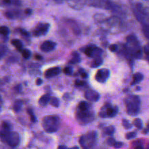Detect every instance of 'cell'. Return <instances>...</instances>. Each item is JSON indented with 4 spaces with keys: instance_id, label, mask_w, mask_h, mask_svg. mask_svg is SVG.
<instances>
[{
    "instance_id": "cell-46",
    "label": "cell",
    "mask_w": 149,
    "mask_h": 149,
    "mask_svg": "<svg viewBox=\"0 0 149 149\" xmlns=\"http://www.w3.org/2000/svg\"><path fill=\"white\" fill-rule=\"evenodd\" d=\"M147 130H148V131L149 132V122H148V124H147V128H146Z\"/></svg>"
},
{
    "instance_id": "cell-4",
    "label": "cell",
    "mask_w": 149,
    "mask_h": 149,
    "mask_svg": "<svg viewBox=\"0 0 149 149\" xmlns=\"http://www.w3.org/2000/svg\"><path fill=\"white\" fill-rule=\"evenodd\" d=\"M128 45V52L132 53L137 59H139L142 56L141 47L138 39L135 35H130L127 38Z\"/></svg>"
},
{
    "instance_id": "cell-12",
    "label": "cell",
    "mask_w": 149,
    "mask_h": 149,
    "mask_svg": "<svg viewBox=\"0 0 149 149\" xmlns=\"http://www.w3.org/2000/svg\"><path fill=\"white\" fill-rule=\"evenodd\" d=\"M60 73H61V68H60V67L55 66L53 67V68H49V69L47 70L45 72V77H46V78L49 79L58 75Z\"/></svg>"
},
{
    "instance_id": "cell-2",
    "label": "cell",
    "mask_w": 149,
    "mask_h": 149,
    "mask_svg": "<svg viewBox=\"0 0 149 149\" xmlns=\"http://www.w3.org/2000/svg\"><path fill=\"white\" fill-rule=\"evenodd\" d=\"M127 112L130 116H136L140 112L141 100L136 95H130L125 100Z\"/></svg>"
},
{
    "instance_id": "cell-44",
    "label": "cell",
    "mask_w": 149,
    "mask_h": 149,
    "mask_svg": "<svg viewBox=\"0 0 149 149\" xmlns=\"http://www.w3.org/2000/svg\"><path fill=\"white\" fill-rule=\"evenodd\" d=\"M68 149H79L78 146H74V147H71V148H68Z\"/></svg>"
},
{
    "instance_id": "cell-14",
    "label": "cell",
    "mask_w": 149,
    "mask_h": 149,
    "mask_svg": "<svg viewBox=\"0 0 149 149\" xmlns=\"http://www.w3.org/2000/svg\"><path fill=\"white\" fill-rule=\"evenodd\" d=\"M143 79V75L141 73H135L132 77V82L131 83V85H135V84H138Z\"/></svg>"
},
{
    "instance_id": "cell-28",
    "label": "cell",
    "mask_w": 149,
    "mask_h": 149,
    "mask_svg": "<svg viewBox=\"0 0 149 149\" xmlns=\"http://www.w3.org/2000/svg\"><path fill=\"white\" fill-rule=\"evenodd\" d=\"M122 125H123L124 127L125 128V129H131V128L132 127V125H131L130 123V122L128 120H127V119H123L122 120Z\"/></svg>"
},
{
    "instance_id": "cell-15",
    "label": "cell",
    "mask_w": 149,
    "mask_h": 149,
    "mask_svg": "<svg viewBox=\"0 0 149 149\" xmlns=\"http://www.w3.org/2000/svg\"><path fill=\"white\" fill-rule=\"evenodd\" d=\"M11 44L15 47V48L17 49V50L21 51V52L23 50V43H22L21 41L19 40V39H12Z\"/></svg>"
},
{
    "instance_id": "cell-11",
    "label": "cell",
    "mask_w": 149,
    "mask_h": 149,
    "mask_svg": "<svg viewBox=\"0 0 149 149\" xmlns=\"http://www.w3.org/2000/svg\"><path fill=\"white\" fill-rule=\"evenodd\" d=\"M55 47H56V43H55V42H52V41L48 40L45 41V42H44L41 45L40 49L41 50L43 51V52H48L53 50L55 48Z\"/></svg>"
},
{
    "instance_id": "cell-18",
    "label": "cell",
    "mask_w": 149,
    "mask_h": 149,
    "mask_svg": "<svg viewBox=\"0 0 149 149\" xmlns=\"http://www.w3.org/2000/svg\"><path fill=\"white\" fill-rule=\"evenodd\" d=\"M22 105H23V102H22L21 100H16V101L15 102L14 105H13V110H14V111L15 112V113L20 111V109H21Z\"/></svg>"
},
{
    "instance_id": "cell-9",
    "label": "cell",
    "mask_w": 149,
    "mask_h": 149,
    "mask_svg": "<svg viewBox=\"0 0 149 149\" xmlns=\"http://www.w3.org/2000/svg\"><path fill=\"white\" fill-rule=\"evenodd\" d=\"M110 76V71L108 69H100L95 74V80L100 83L106 82Z\"/></svg>"
},
{
    "instance_id": "cell-23",
    "label": "cell",
    "mask_w": 149,
    "mask_h": 149,
    "mask_svg": "<svg viewBox=\"0 0 149 149\" xmlns=\"http://www.w3.org/2000/svg\"><path fill=\"white\" fill-rule=\"evenodd\" d=\"M134 149H146V147L143 146L142 141H137L133 143Z\"/></svg>"
},
{
    "instance_id": "cell-36",
    "label": "cell",
    "mask_w": 149,
    "mask_h": 149,
    "mask_svg": "<svg viewBox=\"0 0 149 149\" xmlns=\"http://www.w3.org/2000/svg\"><path fill=\"white\" fill-rule=\"evenodd\" d=\"M20 32L22 35H23L24 36H26V37H28V36H30V34H29V32L26 31L24 30V29H20Z\"/></svg>"
},
{
    "instance_id": "cell-21",
    "label": "cell",
    "mask_w": 149,
    "mask_h": 149,
    "mask_svg": "<svg viewBox=\"0 0 149 149\" xmlns=\"http://www.w3.org/2000/svg\"><path fill=\"white\" fill-rule=\"evenodd\" d=\"M133 125L137 127L138 129L141 130L143 128V122L142 120L141 119H138V118H136V119H134L133 121Z\"/></svg>"
},
{
    "instance_id": "cell-31",
    "label": "cell",
    "mask_w": 149,
    "mask_h": 149,
    "mask_svg": "<svg viewBox=\"0 0 149 149\" xmlns=\"http://www.w3.org/2000/svg\"><path fill=\"white\" fill-rule=\"evenodd\" d=\"M115 143H116V141H115L114 138H112V137H110V138H108V140H107L108 145L111 146H113Z\"/></svg>"
},
{
    "instance_id": "cell-1",
    "label": "cell",
    "mask_w": 149,
    "mask_h": 149,
    "mask_svg": "<svg viewBox=\"0 0 149 149\" xmlns=\"http://www.w3.org/2000/svg\"><path fill=\"white\" fill-rule=\"evenodd\" d=\"M77 119L81 125H86L94 118V112L91 110V106L86 101L80 102L77 108Z\"/></svg>"
},
{
    "instance_id": "cell-40",
    "label": "cell",
    "mask_w": 149,
    "mask_h": 149,
    "mask_svg": "<svg viewBox=\"0 0 149 149\" xmlns=\"http://www.w3.org/2000/svg\"><path fill=\"white\" fill-rule=\"evenodd\" d=\"M15 90H17V93L20 92V90H21V84H18V85L15 86Z\"/></svg>"
},
{
    "instance_id": "cell-30",
    "label": "cell",
    "mask_w": 149,
    "mask_h": 149,
    "mask_svg": "<svg viewBox=\"0 0 149 149\" xmlns=\"http://www.w3.org/2000/svg\"><path fill=\"white\" fill-rule=\"evenodd\" d=\"M63 72H64V74H65L66 75H71L73 72L72 68L70 66H66L65 68H64Z\"/></svg>"
},
{
    "instance_id": "cell-42",
    "label": "cell",
    "mask_w": 149,
    "mask_h": 149,
    "mask_svg": "<svg viewBox=\"0 0 149 149\" xmlns=\"http://www.w3.org/2000/svg\"><path fill=\"white\" fill-rule=\"evenodd\" d=\"M58 149H68L67 148L66 146H58Z\"/></svg>"
},
{
    "instance_id": "cell-22",
    "label": "cell",
    "mask_w": 149,
    "mask_h": 149,
    "mask_svg": "<svg viewBox=\"0 0 149 149\" xmlns=\"http://www.w3.org/2000/svg\"><path fill=\"white\" fill-rule=\"evenodd\" d=\"M0 33L2 36H8L9 33H10V30H9L8 27L5 26H1L0 27Z\"/></svg>"
},
{
    "instance_id": "cell-8",
    "label": "cell",
    "mask_w": 149,
    "mask_h": 149,
    "mask_svg": "<svg viewBox=\"0 0 149 149\" xmlns=\"http://www.w3.org/2000/svg\"><path fill=\"white\" fill-rule=\"evenodd\" d=\"M49 26L50 25L49 23H39L33 31V35L36 36H44L48 32Z\"/></svg>"
},
{
    "instance_id": "cell-7",
    "label": "cell",
    "mask_w": 149,
    "mask_h": 149,
    "mask_svg": "<svg viewBox=\"0 0 149 149\" xmlns=\"http://www.w3.org/2000/svg\"><path fill=\"white\" fill-rule=\"evenodd\" d=\"M118 110H119V109H118L117 106L113 107L111 104L107 103L102 107L101 110L99 113V116L101 118L114 117L118 113Z\"/></svg>"
},
{
    "instance_id": "cell-34",
    "label": "cell",
    "mask_w": 149,
    "mask_h": 149,
    "mask_svg": "<svg viewBox=\"0 0 149 149\" xmlns=\"http://www.w3.org/2000/svg\"><path fill=\"white\" fill-rule=\"evenodd\" d=\"M117 48H118L117 45L113 44V45H111L110 46H109V50L111 51V52H116Z\"/></svg>"
},
{
    "instance_id": "cell-43",
    "label": "cell",
    "mask_w": 149,
    "mask_h": 149,
    "mask_svg": "<svg viewBox=\"0 0 149 149\" xmlns=\"http://www.w3.org/2000/svg\"><path fill=\"white\" fill-rule=\"evenodd\" d=\"M2 2L3 3H5V4H11V3L13 2V1H3Z\"/></svg>"
},
{
    "instance_id": "cell-20",
    "label": "cell",
    "mask_w": 149,
    "mask_h": 149,
    "mask_svg": "<svg viewBox=\"0 0 149 149\" xmlns=\"http://www.w3.org/2000/svg\"><path fill=\"white\" fill-rule=\"evenodd\" d=\"M11 125L7 122H4L1 124V130L7 131V132H10L11 131Z\"/></svg>"
},
{
    "instance_id": "cell-35",
    "label": "cell",
    "mask_w": 149,
    "mask_h": 149,
    "mask_svg": "<svg viewBox=\"0 0 149 149\" xmlns=\"http://www.w3.org/2000/svg\"><path fill=\"white\" fill-rule=\"evenodd\" d=\"M124 143L122 142H116V143L114 144V146H113V148H116V149H119L120 148H122V146H123Z\"/></svg>"
},
{
    "instance_id": "cell-45",
    "label": "cell",
    "mask_w": 149,
    "mask_h": 149,
    "mask_svg": "<svg viewBox=\"0 0 149 149\" xmlns=\"http://www.w3.org/2000/svg\"><path fill=\"white\" fill-rule=\"evenodd\" d=\"M143 132L144 134H146L147 132H148V130H147V129H145V130H143Z\"/></svg>"
},
{
    "instance_id": "cell-6",
    "label": "cell",
    "mask_w": 149,
    "mask_h": 149,
    "mask_svg": "<svg viewBox=\"0 0 149 149\" xmlns=\"http://www.w3.org/2000/svg\"><path fill=\"white\" fill-rule=\"evenodd\" d=\"M96 138H97V132H90L80 137L79 143L84 149H89L94 145Z\"/></svg>"
},
{
    "instance_id": "cell-27",
    "label": "cell",
    "mask_w": 149,
    "mask_h": 149,
    "mask_svg": "<svg viewBox=\"0 0 149 149\" xmlns=\"http://www.w3.org/2000/svg\"><path fill=\"white\" fill-rule=\"evenodd\" d=\"M22 55L25 59H29L31 57V51L27 49H24L22 51Z\"/></svg>"
},
{
    "instance_id": "cell-16",
    "label": "cell",
    "mask_w": 149,
    "mask_h": 149,
    "mask_svg": "<svg viewBox=\"0 0 149 149\" xmlns=\"http://www.w3.org/2000/svg\"><path fill=\"white\" fill-rule=\"evenodd\" d=\"M103 61L101 58H95V59H94V61L92 62L91 68H97V67H99L100 65H101L102 64H103Z\"/></svg>"
},
{
    "instance_id": "cell-25",
    "label": "cell",
    "mask_w": 149,
    "mask_h": 149,
    "mask_svg": "<svg viewBox=\"0 0 149 149\" xmlns=\"http://www.w3.org/2000/svg\"><path fill=\"white\" fill-rule=\"evenodd\" d=\"M50 104L52 105V106H54V107L58 108V106H59V104H60L59 100H58V99L55 97H52V98H51V100H50Z\"/></svg>"
},
{
    "instance_id": "cell-38",
    "label": "cell",
    "mask_w": 149,
    "mask_h": 149,
    "mask_svg": "<svg viewBox=\"0 0 149 149\" xmlns=\"http://www.w3.org/2000/svg\"><path fill=\"white\" fill-rule=\"evenodd\" d=\"M42 84V79L41 78H38L36 80V84L37 86H39Z\"/></svg>"
},
{
    "instance_id": "cell-17",
    "label": "cell",
    "mask_w": 149,
    "mask_h": 149,
    "mask_svg": "<svg viewBox=\"0 0 149 149\" xmlns=\"http://www.w3.org/2000/svg\"><path fill=\"white\" fill-rule=\"evenodd\" d=\"M81 61V59H80L79 54L77 52H74L72 53V59L71 60L70 63H78Z\"/></svg>"
},
{
    "instance_id": "cell-29",
    "label": "cell",
    "mask_w": 149,
    "mask_h": 149,
    "mask_svg": "<svg viewBox=\"0 0 149 149\" xmlns=\"http://www.w3.org/2000/svg\"><path fill=\"white\" fill-rule=\"evenodd\" d=\"M136 135H137L136 132H128V133H127L126 135H125V138L127 140H130V139H132V138H135Z\"/></svg>"
},
{
    "instance_id": "cell-5",
    "label": "cell",
    "mask_w": 149,
    "mask_h": 149,
    "mask_svg": "<svg viewBox=\"0 0 149 149\" xmlns=\"http://www.w3.org/2000/svg\"><path fill=\"white\" fill-rule=\"evenodd\" d=\"M1 141L5 142L11 147H15L20 143V137L18 133L15 132H7V131L1 130L0 132Z\"/></svg>"
},
{
    "instance_id": "cell-37",
    "label": "cell",
    "mask_w": 149,
    "mask_h": 149,
    "mask_svg": "<svg viewBox=\"0 0 149 149\" xmlns=\"http://www.w3.org/2000/svg\"><path fill=\"white\" fill-rule=\"evenodd\" d=\"M144 51H145V53L146 54L147 60H148V61L149 62V46L145 47V48H144Z\"/></svg>"
},
{
    "instance_id": "cell-33",
    "label": "cell",
    "mask_w": 149,
    "mask_h": 149,
    "mask_svg": "<svg viewBox=\"0 0 149 149\" xmlns=\"http://www.w3.org/2000/svg\"><path fill=\"white\" fill-rule=\"evenodd\" d=\"M79 73L81 74V77H82L83 79H86L87 78V77H88V76H87V74L84 71V69H81V68L79 69Z\"/></svg>"
},
{
    "instance_id": "cell-24",
    "label": "cell",
    "mask_w": 149,
    "mask_h": 149,
    "mask_svg": "<svg viewBox=\"0 0 149 149\" xmlns=\"http://www.w3.org/2000/svg\"><path fill=\"white\" fill-rule=\"evenodd\" d=\"M143 32L146 37L149 39V24L143 25Z\"/></svg>"
},
{
    "instance_id": "cell-26",
    "label": "cell",
    "mask_w": 149,
    "mask_h": 149,
    "mask_svg": "<svg viewBox=\"0 0 149 149\" xmlns=\"http://www.w3.org/2000/svg\"><path fill=\"white\" fill-rule=\"evenodd\" d=\"M27 112H28V113H29V116H30L31 121L32 122H36L37 119H36V116H35V115L33 114V111H32L31 109H27Z\"/></svg>"
},
{
    "instance_id": "cell-10",
    "label": "cell",
    "mask_w": 149,
    "mask_h": 149,
    "mask_svg": "<svg viewBox=\"0 0 149 149\" xmlns=\"http://www.w3.org/2000/svg\"><path fill=\"white\" fill-rule=\"evenodd\" d=\"M84 97L87 100H90L91 102H97L100 98V95L95 90H89L85 92Z\"/></svg>"
},
{
    "instance_id": "cell-13",
    "label": "cell",
    "mask_w": 149,
    "mask_h": 149,
    "mask_svg": "<svg viewBox=\"0 0 149 149\" xmlns=\"http://www.w3.org/2000/svg\"><path fill=\"white\" fill-rule=\"evenodd\" d=\"M51 98H52V97H51L50 95L48 94V93L45 94L39 98V104L42 106H45L49 102H50Z\"/></svg>"
},
{
    "instance_id": "cell-3",
    "label": "cell",
    "mask_w": 149,
    "mask_h": 149,
    "mask_svg": "<svg viewBox=\"0 0 149 149\" xmlns=\"http://www.w3.org/2000/svg\"><path fill=\"white\" fill-rule=\"evenodd\" d=\"M60 119L57 116H47L42 121V127L45 132L52 133L58 131L59 128Z\"/></svg>"
},
{
    "instance_id": "cell-39",
    "label": "cell",
    "mask_w": 149,
    "mask_h": 149,
    "mask_svg": "<svg viewBox=\"0 0 149 149\" xmlns=\"http://www.w3.org/2000/svg\"><path fill=\"white\" fill-rule=\"evenodd\" d=\"M31 12H32V10L30 8H26V10H25V13L27 15L31 14Z\"/></svg>"
},
{
    "instance_id": "cell-32",
    "label": "cell",
    "mask_w": 149,
    "mask_h": 149,
    "mask_svg": "<svg viewBox=\"0 0 149 149\" xmlns=\"http://www.w3.org/2000/svg\"><path fill=\"white\" fill-rule=\"evenodd\" d=\"M86 84V82L84 81H81V80L77 79L75 81V85L77 87H81V86H84Z\"/></svg>"
},
{
    "instance_id": "cell-19",
    "label": "cell",
    "mask_w": 149,
    "mask_h": 149,
    "mask_svg": "<svg viewBox=\"0 0 149 149\" xmlns=\"http://www.w3.org/2000/svg\"><path fill=\"white\" fill-rule=\"evenodd\" d=\"M115 132V128L113 126H109L104 129V133L107 135H112Z\"/></svg>"
},
{
    "instance_id": "cell-41",
    "label": "cell",
    "mask_w": 149,
    "mask_h": 149,
    "mask_svg": "<svg viewBox=\"0 0 149 149\" xmlns=\"http://www.w3.org/2000/svg\"><path fill=\"white\" fill-rule=\"evenodd\" d=\"M35 58H36V60H42V57L41 56V55H35Z\"/></svg>"
}]
</instances>
